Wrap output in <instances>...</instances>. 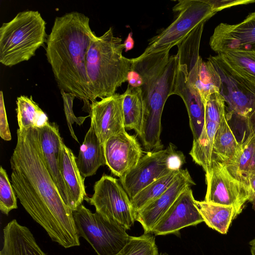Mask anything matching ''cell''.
<instances>
[{"label": "cell", "mask_w": 255, "mask_h": 255, "mask_svg": "<svg viewBox=\"0 0 255 255\" xmlns=\"http://www.w3.org/2000/svg\"><path fill=\"white\" fill-rule=\"evenodd\" d=\"M11 183L25 211L64 248L79 246L73 211L64 203L48 171L40 149L38 129H17L10 159Z\"/></svg>", "instance_id": "obj_1"}, {"label": "cell", "mask_w": 255, "mask_h": 255, "mask_svg": "<svg viewBox=\"0 0 255 255\" xmlns=\"http://www.w3.org/2000/svg\"><path fill=\"white\" fill-rule=\"evenodd\" d=\"M96 35L87 16L72 11L55 18L46 43L47 60L58 87L83 101L89 113L91 96L86 58Z\"/></svg>", "instance_id": "obj_2"}, {"label": "cell", "mask_w": 255, "mask_h": 255, "mask_svg": "<svg viewBox=\"0 0 255 255\" xmlns=\"http://www.w3.org/2000/svg\"><path fill=\"white\" fill-rule=\"evenodd\" d=\"M167 50L132 58L131 69L141 77L139 87L143 104V116L139 135L148 151L162 149L161 116L167 98L171 96L178 67L177 54Z\"/></svg>", "instance_id": "obj_3"}, {"label": "cell", "mask_w": 255, "mask_h": 255, "mask_svg": "<svg viewBox=\"0 0 255 255\" xmlns=\"http://www.w3.org/2000/svg\"><path fill=\"white\" fill-rule=\"evenodd\" d=\"M124 49L122 39L114 35L112 27L101 36L96 35L91 41L86 68L91 102L114 95L127 81L132 61L123 56Z\"/></svg>", "instance_id": "obj_4"}, {"label": "cell", "mask_w": 255, "mask_h": 255, "mask_svg": "<svg viewBox=\"0 0 255 255\" xmlns=\"http://www.w3.org/2000/svg\"><path fill=\"white\" fill-rule=\"evenodd\" d=\"M46 21L37 10L18 12L0 27V62L12 67L28 61L46 43Z\"/></svg>", "instance_id": "obj_5"}, {"label": "cell", "mask_w": 255, "mask_h": 255, "mask_svg": "<svg viewBox=\"0 0 255 255\" xmlns=\"http://www.w3.org/2000/svg\"><path fill=\"white\" fill-rule=\"evenodd\" d=\"M79 237L84 238L98 255H116L129 240L127 229L119 223L83 204L73 211Z\"/></svg>", "instance_id": "obj_6"}, {"label": "cell", "mask_w": 255, "mask_h": 255, "mask_svg": "<svg viewBox=\"0 0 255 255\" xmlns=\"http://www.w3.org/2000/svg\"><path fill=\"white\" fill-rule=\"evenodd\" d=\"M176 18L159 34L150 39L142 55L170 50L185 39L199 24L215 15L207 0H181L173 7Z\"/></svg>", "instance_id": "obj_7"}, {"label": "cell", "mask_w": 255, "mask_h": 255, "mask_svg": "<svg viewBox=\"0 0 255 255\" xmlns=\"http://www.w3.org/2000/svg\"><path fill=\"white\" fill-rule=\"evenodd\" d=\"M185 162L183 153L169 143L164 149L147 152L119 180L131 199L154 181L173 171H179Z\"/></svg>", "instance_id": "obj_8"}, {"label": "cell", "mask_w": 255, "mask_h": 255, "mask_svg": "<svg viewBox=\"0 0 255 255\" xmlns=\"http://www.w3.org/2000/svg\"><path fill=\"white\" fill-rule=\"evenodd\" d=\"M208 60L220 77L219 93L227 104L229 114L245 121L252 131L255 127V84L232 70L219 54L210 56Z\"/></svg>", "instance_id": "obj_9"}, {"label": "cell", "mask_w": 255, "mask_h": 255, "mask_svg": "<svg viewBox=\"0 0 255 255\" xmlns=\"http://www.w3.org/2000/svg\"><path fill=\"white\" fill-rule=\"evenodd\" d=\"M202 25L197 26L178 45V63L184 66L189 83L199 91L204 103L212 94L219 93L221 78L213 65L203 61L199 48L203 31Z\"/></svg>", "instance_id": "obj_10"}, {"label": "cell", "mask_w": 255, "mask_h": 255, "mask_svg": "<svg viewBox=\"0 0 255 255\" xmlns=\"http://www.w3.org/2000/svg\"><path fill=\"white\" fill-rule=\"evenodd\" d=\"M94 193L85 200L93 205L96 211L123 225L127 230L134 224V213L130 199L120 180L104 174L95 182Z\"/></svg>", "instance_id": "obj_11"}, {"label": "cell", "mask_w": 255, "mask_h": 255, "mask_svg": "<svg viewBox=\"0 0 255 255\" xmlns=\"http://www.w3.org/2000/svg\"><path fill=\"white\" fill-rule=\"evenodd\" d=\"M207 191L205 201L209 203L232 206L237 216L249 201L248 186L235 178L222 163L212 160L205 171Z\"/></svg>", "instance_id": "obj_12"}, {"label": "cell", "mask_w": 255, "mask_h": 255, "mask_svg": "<svg viewBox=\"0 0 255 255\" xmlns=\"http://www.w3.org/2000/svg\"><path fill=\"white\" fill-rule=\"evenodd\" d=\"M122 103V94L116 93L90 104L91 125L103 146L109 138L126 130Z\"/></svg>", "instance_id": "obj_13"}, {"label": "cell", "mask_w": 255, "mask_h": 255, "mask_svg": "<svg viewBox=\"0 0 255 255\" xmlns=\"http://www.w3.org/2000/svg\"><path fill=\"white\" fill-rule=\"evenodd\" d=\"M209 45L218 54L228 50L255 51V12L238 24L220 23L210 37Z\"/></svg>", "instance_id": "obj_14"}, {"label": "cell", "mask_w": 255, "mask_h": 255, "mask_svg": "<svg viewBox=\"0 0 255 255\" xmlns=\"http://www.w3.org/2000/svg\"><path fill=\"white\" fill-rule=\"evenodd\" d=\"M104 148L106 165L120 178L132 169L143 156L136 136L126 130L109 138Z\"/></svg>", "instance_id": "obj_15"}, {"label": "cell", "mask_w": 255, "mask_h": 255, "mask_svg": "<svg viewBox=\"0 0 255 255\" xmlns=\"http://www.w3.org/2000/svg\"><path fill=\"white\" fill-rule=\"evenodd\" d=\"M190 187L184 191L154 227L155 235L177 233L180 230L204 222Z\"/></svg>", "instance_id": "obj_16"}, {"label": "cell", "mask_w": 255, "mask_h": 255, "mask_svg": "<svg viewBox=\"0 0 255 255\" xmlns=\"http://www.w3.org/2000/svg\"><path fill=\"white\" fill-rule=\"evenodd\" d=\"M195 184L188 170L181 169L173 182L164 193L135 214V220L142 225L144 233H152L157 222L179 195Z\"/></svg>", "instance_id": "obj_17"}, {"label": "cell", "mask_w": 255, "mask_h": 255, "mask_svg": "<svg viewBox=\"0 0 255 255\" xmlns=\"http://www.w3.org/2000/svg\"><path fill=\"white\" fill-rule=\"evenodd\" d=\"M37 128L44 162L63 200L68 206V194L60 173L62 144L64 142L58 126L55 123L49 122L43 127Z\"/></svg>", "instance_id": "obj_18"}, {"label": "cell", "mask_w": 255, "mask_h": 255, "mask_svg": "<svg viewBox=\"0 0 255 255\" xmlns=\"http://www.w3.org/2000/svg\"><path fill=\"white\" fill-rule=\"evenodd\" d=\"M177 95L186 107L193 140L201 135L205 123V103L198 90L188 81L186 70L178 63V67L171 95Z\"/></svg>", "instance_id": "obj_19"}, {"label": "cell", "mask_w": 255, "mask_h": 255, "mask_svg": "<svg viewBox=\"0 0 255 255\" xmlns=\"http://www.w3.org/2000/svg\"><path fill=\"white\" fill-rule=\"evenodd\" d=\"M0 255H48L37 244L29 229L14 219L3 230Z\"/></svg>", "instance_id": "obj_20"}, {"label": "cell", "mask_w": 255, "mask_h": 255, "mask_svg": "<svg viewBox=\"0 0 255 255\" xmlns=\"http://www.w3.org/2000/svg\"><path fill=\"white\" fill-rule=\"evenodd\" d=\"M73 151L63 142L60 163V173L68 197V207L74 211L87 197L84 180L78 168Z\"/></svg>", "instance_id": "obj_21"}, {"label": "cell", "mask_w": 255, "mask_h": 255, "mask_svg": "<svg viewBox=\"0 0 255 255\" xmlns=\"http://www.w3.org/2000/svg\"><path fill=\"white\" fill-rule=\"evenodd\" d=\"M242 151V144L237 140L225 114L222 118L215 135L212 160L229 167L237 162Z\"/></svg>", "instance_id": "obj_22"}, {"label": "cell", "mask_w": 255, "mask_h": 255, "mask_svg": "<svg viewBox=\"0 0 255 255\" xmlns=\"http://www.w3.org/2000/svg\"><path fill=\"white\" fill-rule=\"evenodd\" d=\"M76 161L84 178L95 174L100 166L106 165L104 146L91 125L80 146Z\"/></svg>", "instance_id": "obj_23"}, {"label": "cell", "mask_w": 255, "mask_h": 255, "mask_svg": "<svg viewBox=\"0 0 255 255\" xmlns=\"http://www.w3.org/2000/svg\"><path fill=\"white\" fill-rule=\"evenodd\" d=\"M204 222L210 228L222 234H226L229 227L236 217L232 206L209 203L204 201H195Z\"/></svg>", "instance_id": "obj_24"}, {"label": "cell", "mask_w": 255, "mask_h": 255, "mask_svg": "<svg viewBox=\"0 0 255 255\" xmlns=\"http://www.w3.org/2000/svg\"><path fill=\"white\" fill-rule=\"evenodd\" d=\"M123 95V111L125 128L133 129L140 134L143 116V104L141 89L129 85Z\"/></svg>", "instance_id": "obj_25"}, {"label": "cell", "mask_w": 255, "mask_h": 255, "mask_svg": "<svg viewBox=\"0 0 255 255\" xmlns=\"http://www.w3.org/2000/svg\"><path fill=\"white\" fill-rule=\"evenodd\" d=\"M219 125L205 120L204 126L199 137L193 141L189 152L193 161L206 171L210 166L213 157V148L215 135Z\"/></svg>", "instance_id": "obj_26"}, {"label": "cell", "mask_w": 255, "mask_h": 255, "mask_svg": "<svg viewBox=\"0 0 255 255\" xmlns=\"http://www.w3.org/2000/svg\"><path fill=\"white\" fill-rule=\"evenodd\" d=\"M16 111L19 129L40 128L49 123L48 118L31 96L17 98Z\"/></svg>", "instance_id": "obj_27"}, {"label": "cell", "mask_w": 255, "mask_h": 255, "mask_svg": "<svg viewBox=\"0 0 255 255\" xmlns=\"http://www.w3.org/2000/svg\"><path fill=\"white\" fill-rule=\"evenodd\" d=\"M218 54L237 74L255 84V51L228 50Z\"/></svg>", "instance_id": "obj_28"}, {"label": "cell", "mask_w": 255, "mask_h": 255, "mask_svg": "<svg viewBox=\"0 0 255 255\" xmlns=\"http://www.w3.org/2000/svg\"><path fill=\"white\" fill-rule=\"evenodd\" d=\"M242 144V153L237 162L226 167L235 178L248 186L249 178L255 174V137L249 133L247 138Z\"/></svg>", "instance_id": "obj_29"}, {"label": "cell", "mask_w": 255, "mask_h": 255, "mask_svg": "<svg viewBox=\"0 0 255 255\" xmlns=\"http://www.w3.org/2000/svg\"><path fill=\"white\" fill-rule=\"evenodd\" d=\"M179 171H173L154 181L131 199V204L134 215L137 211L164 193L173 182Z\"/></svg>", "instance_id": "obj_30"}, {"label": "cell", "mask_w": 255, "mask_h": 255, "mask_svg": "<svg viewBox=\"0 0 255 255\" xmlns=\"http://www.w3.org/2000/svg\"><path fill=\"white\" fill-rule=\"evenodd\" d=\"M116 255H158L155 238L151 233H144L139 237L131 236Z\"/></svg>", "instance_id": "obj_31"}, {"label": "cell", "mask_w": 255, "mask_h": 255, "mask_svg": "<svg viewBox=\"0 0 255 255\" xmlns=\"http://www.w3.org/2000/svg\"><path fill=\"white\" fill-rule=\"evenodd\" d=\"M17 208V197L7 174L0 168V210L8 215L12 210Z\"/></svg>", "instance_id": "obj_32"}, {"label": "cell", "mask_w": 255, "mask_h": 255, "mask_svg": "<svg viewBox=\"0 0 255 255\" xmlns=\"http://www.w3.org/2000/svg\"><path fill=\"white\" fill-rule=\"evenodd\" d=\"M225 102L219 93L211 94L205 102V120L219 124L222 117L226 114Z\"/></svg>", "instance_id": "obj_33"}, {"label": "cell", "mask_w": 255, "mask_h": 255, "mask_svg": "<svg viewBox=\"0 0 255 255\" xmlns=\"http://www.w3.org/2000/svg\"><path fill=\"white\" fill-rule=\"evenodd\" d=\"M60 93L63 101L64 113L71 135L77 142H79L74 131L72 125L76 123L79 126H81L86 119L90 117V115L85 117H76L73 110V101L76 98L75 95L65 92L63 90H60Z\"/></svg>", "instance_id": "obj_34"}, {"label": "cell", "mask_w": 255, "mask_h": 255, "mask_svg": "<svg viewBox=\"0 0 255 255\" xmlns=\"http://www.w3.org/2000/svg\"><path fill=\"white\" fill-rule=\"evenodd\" d=\"M0 136L4 140L11 139L2 91L0 92Z\"/></svg>", "instance_id": "obj_35"}, {"label": "cell", "mask_w": 255, "mask_h": 255, "mask_svg": "<svg viewBox=\"0 0 255 255\" xmlns=\"http://www.w3.org/2000/svg\"><path fill=\"white\" fill-rule=\"evenodd\" d=\"M213 9L217 12L233 6L255 2V0H207Z\"/></svg>", "instance_id": "obj_36"}, {"label": "cell", "mask_w": 255, "mask_h": 255, "mask_svg": "<svg viewBox=\"0 0 255 255\" xmlns=\"http://www.w3.org/2000/svg\"><path fill=\"white\" fill-rule=\"evenodd\" d=\"M127 81L129 85L134 87H140L142 84L140 75L132 69L128 74Z\"/></svg>", "instance_id": "obj_37"}, {"label": "cell", "mask_w": 255, "mask_h": 255, "mask_svg": "<svg viewBox=\"0 0 255 255\" xmlns=\"http://www.w3.org/2000/svg\"><path fill=\"white\" fill-rule=\"evenodd\" d=\"M249 192V201L252 204L253 209L255 211V174L250 176L248 181Z\"/></svg>", "instance_id": "obj_38"}, {"label": "cell", "mask_w": 255, "mask_h": 255, "mask_svg": "<svg viewBox=\"0 0 255 255\" xmlns=\"http://www.w3.org/2000/svg\"><path fill=\"white\" fill-rule=\"evenodd\" d=\"M132 33L129 32L128 34L127 38L125 40L124 43L125 52L132 49L134 46V40L132 37Z\"/></svg>", "instance_id": "obj_39"}, {"label": "cell", "mask_w": 255, "mask_h": 255, "mask_svg": "<svg viewBox=\"0 0 255 255\" xmlns=\"http://www.w3.org/2000/svg\"><path fill=\"white\" fill-rule=\"evenodd\" d=\"M252 255H255V238L250 242Z\"/></svg>", "instance_id": "obj_40"}, {"label": "cell", "mask_w": 255, "mask_h": 255, "mask_svg": "<svg viewBox=\"0 0 255 255\" xmlns=\"http://www.w3.org/2000/svg\"><path fill=\"white\" fill-rule=\"evenodd\" d=\"M250 133H251L253 134V135L255 137V128H254V129L250 132Z\"/></svg>", "instance_id": "obj_41"}, {"label": "cell", "mask_w": 255, "mask_h": 255, "mask_svg": "<svg viewBox=\"0 0 255 255\" xmlns=\"http://www.w3.org/2000/svg\"><path fill=\"white\" fill-rule=\"evenodd\" d=\"M159 255H168L166 253H161Z\"/></svg>", "instance_id": "obj_42"}]
</instances>
